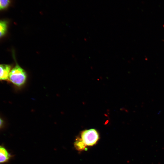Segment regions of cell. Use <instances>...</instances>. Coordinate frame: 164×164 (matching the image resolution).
Returning <instances> with one entry per match:
<instances>
[{
  "instance_id": "4",
  "label": "cell",
  "mask_w": 164,
  "mask_h": 164,
  "mask_svg": "<svg viewBox=\"0 0 164 164\" xmlns=\"http://www.w3.org/2000/svg\"><path fill=\"white\" fill-rule=\"evenodd\" d=\"M12 68L10 65L0 64V81H8L9 73Z\"/></svg>"
},
{
  "instance_id": "5",
  "label": "cell",
  "mask_w": 164,
  "mask_h": 164,
  "mask_svg": "<svg viewBox=\"0 0 164 164\" xmlns=\"http://www.w3.org/2000/svg\"><path fill=\"white\" fill-rule=\"evenodd\" d=\"M8 22L6 20H0V39L6 33L8 29Z\"/></svg>"
},
{
  "instance_id": "6",
  "label": "cell",
  "mask_w": 164,
  "mask_h": 164,
  "mask_svg": "<svg viewBox=\"0 0 164 164\" xmlns=\"http://www.w3.org/2000/svg\"><path fill=\"white\" fill-rule=\"evenodd\" d=\"M74 146L76 149L79 151H84L87 147L80 137H77L76 139Z\"/></svg>"
},
{
  "instance_id": "7",
  "label": "cell",
  "mask_w": 164,
  "mask_h": 164,
  "mask_svg": "<svg viewBox=\"0 0 164 164\" xmlns=\"http://www.w3.org/2000/svg\"><path fill=\"white\" fill-rule=\"evenodd\" d=\"M10 3V0H0V10L7 8Z\"/></svg>"
},
{
  "instance_id": "8",
  "label": "cell",
  "mask_w": 164,
  "mask_h": 164,
  "mask_svg": "<svg viewBox=\"0 0 164 164\" xmlns=\"http://www.w3.org/2000/svg\"><path fill=\"white\" fill-rule=\"evenodd\" d=\"M5 122L2 118L0 116V130L4 126Z\"/></svg>"
},
{
  "instance_id": "1",
  "label": "cell",
  "mask_w": 164,
  "mask_h": 164,
  "mask_svg": "<svg viewBox=\"0 0 164 164\" xmlns=\"http://www.w3.org/2000/svg\"><path fill=\"white\" fill-rule=\"evenodd\" d=\"M27 77L25 71L16 62L10 72L8 81L16 86L21 87L25 83Z\"/></svg>"
},
{
  "instance_id": "2",
  "label": "cell",
  "mask_w": 164,
  "mask_h": 164,
  "mask_svg": "<svg viewBox=\"0 0 164 164\" xmlns=\"http://www.w3.org/2000/svg\"><path fill=\"white\" fill-rule=\"evenodd\" d=\"M80 138L87 146H92L98 142L99 136L98 132L94 129H90L83 131Z\"/></svg>"
},
{
  "instance_id": "3",
  "label": "cell",
  "mask_w": 164,
  "mask_h": 164,
  "mask_svg": "<svg viewBox=\"0 0 164 164\" xmlns=\"http://www.w3.org/2000/svg\"><path fill=\"white\" fill-rule=\"evenodd\" d=\"M13 155L6 148L0 145V164H5L9 162Z\"/></svg>"
}]
</instances>
